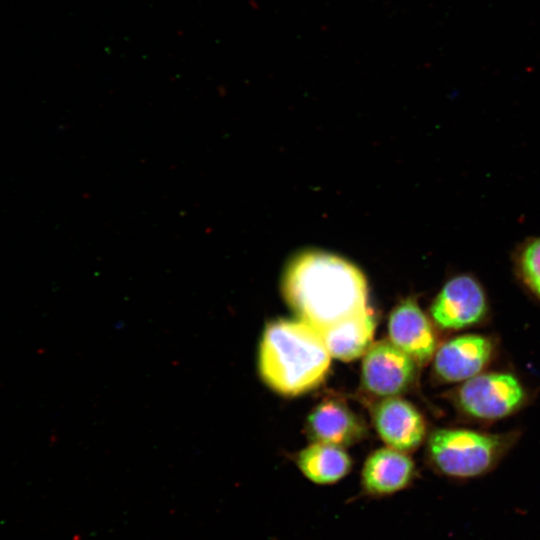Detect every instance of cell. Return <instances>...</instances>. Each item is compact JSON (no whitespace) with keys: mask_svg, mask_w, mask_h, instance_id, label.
<instances>
[{"mask_svg":"<svg viewBox=\"0 0 540 540\" xmlns=\"http://www.w3.org/2000/svg\"><path fill=\"white\" fill-rule=\"evenodd\" d=\"M330 366L320 333L305 322L269 323L260 343L259 370L273 390L298 395L319 385Z\"/></svg>","mask_w":540,"mask_h":540,"instance_id":"7a4b0ae2","label":"cell"},{"mask_svg":"<svg viewBox=\"0 0 540 540\" xmlns=\"http://www.w3.org/2000/svg\"><path fill=\"white\" fill-rule=\"evenodd\" d=\"M374 425L380 437L399 451L416 448L425 436V423L417 409L405 400L389 398L373 412Z\"/></svg>","mask_w":540,"mask_h":540,"instance_id":"30bf717a","label":"cell"},{"mask_svg":"<svg viewBox=\"0 0 540 540\" xmlns=\"http://www.w3.org/2000/svg\"><path fill=\"white\" fill-rule=\"evenodd\" d=\"M375 325L372 312L366 308L318 332L330 356L343 361H351L368 351L373 340Z\"/></svg>","mask_w":540,"mask_h":540,"instance_id":"7c38bea8","label":"cell"},{"mask_svg":"<svg viewBox=\"0 0 540 540\" xmlns=\"http://www.w3.org/2000/svg\"><path fill=\"white\" fill-rule=\"evenodd\" d=\"M308 431L318 442L347 446L360 440L365 428L361 420L342 402H321L308 417Z\"/></svg>","mask_w":540,"mask_h":540,"instance_id":"8fae6325","label":"cell"},{"mask_svg":"<svg viewBox=\"0 0 540 540\" xmlns=\"http://www.w3.org/2000/svg\"><path fill=\"white\" fill-rule=\"evenodd\" d=\"M487 310V297L480 282L462 274L446 282L432 303L431 315L439 327L458 330L481 322Z\"/></svg>","mask_w":540,"mask_h":540,"instance_id":"5b68a950","label":"cell"},{"mask_svg":"<svg viewBox=\"0 0 540 540\" xmlns=\"http://www.w3.org/2000/svg\"><path fill=\"white\" fill-rule=\"evenodd\" d=\"M516 262L524 283L540 299V236L522 245Z\"/></svg>","mask_w":540,"mask_h":540,"instance_id":"5bb4252c","label":"cell"},{"mask_svg":"<svg viewBox=\"0 0 540 540\" xmlns=\"http://www.w3.org/2000/svg\"><path fill=\"white\" fill-rule=\"evenodd\" d=\"M527 393L519 379L507 372L480 373L458 388L456 402L468 416L496 420L520 409Z\"/></svg>","mask_w":540,"mask_h":540,"instance_id":"277c9868","label":"cell"},{"mask_svg":"<svg viewBox=\"0 0 540 540\" xmlns=\"http://www.w3.org/2000/svg\"><path fill=\"white\" fill-rule=\"evenodd\" d=\"M493 354L492 341L483 335L455 337L436 352L434 370L445 382L466 381L482 372Z\"/></svg>","mask_w":540,"mask_h":540,"instance_id":"52a82bcc","label":"cell"},{"mask_svg":"<svg viewBox=\"0 0 540 540\" xmlns=\"http://www.w3.org/2000/svg\"><path fill=\"white\" fill-rule=\"evenodd\" d=\"M391 342L416 363L425 364L436 349V335L426 315L413 299L401 302L389 318Z\"/></svg>","mask_w":540,"mask_h":540,"instance_id":"ba28073f","label":"cell"},{"mask_svg":"<svg viewBox=\"0 0 540 540\" xmlns=\"http://www.w3.org/2000/svg\"><path fill=\"white\" fill-rule=\"evenodd\" d=\"M283 291L301 320L317 331L367 308V284L361 271L324 252L295 257L286 269Z\"/></svg>","mask_w":540,"mask_h":540,"instance_id":"6da1fadb","label":"cell"},{"mask_svg":"<svg viewBox=\"0 0 540 540\" xmlns=\"http://www.w3.org/2000/svg\"><path fill=\"white\" fill-rule=\"evenodd\" d=\"M512 440L508 434L439 429L429 438L428 452L434 468L441 474L469 479L491 471Z\"/></svg>","mask_w":540,"mask_h":540,"instance_id":"3957f363","label":"cell"},{"mask_svg":"<svg viewBox=\"0 0 540 540\" xmlns=\"http://www.w3.org/2000/svg\"><path fill=\"white\" fill-rule=\"evenodd\" d=\"M414 462L396 449H379L364 463L361 488L370 497H385L407 488L415 478Z\"/></svg>","mask_w":540,"mask_h":540,"instance_id":"9c48e42d","label":"cell"},{"mask_svg":"<svg viewBox=\"0 0 540 540\" xmlns=\"http://www.w3.org/2000/svg\"><path fill=\"white\" fill-rule=\"evenodd\" d=\"M296 464L307 479L327 485L344 478L351 470L352 461L339 446L318 442L302 450Z\"/></svg>","mask_w":540,"mask_h":540,"instance_id":"4fadbf2b","label":"cell"},{"mask_svg":"<svg viewBox=\"0 0 540 540\" xmlns=\"http://www.w3.org/2000/svg\"><path fill=\"white\" fill-rule=\"evenodd\" d=\"M416 374V362L392 342L370 346L362 364L364 387L379 396H394L407 390Z\"/></svg>","mask_w":540,"mask_h":540,"instance_id":"8992f818","label":"cell"}]
</instances>
